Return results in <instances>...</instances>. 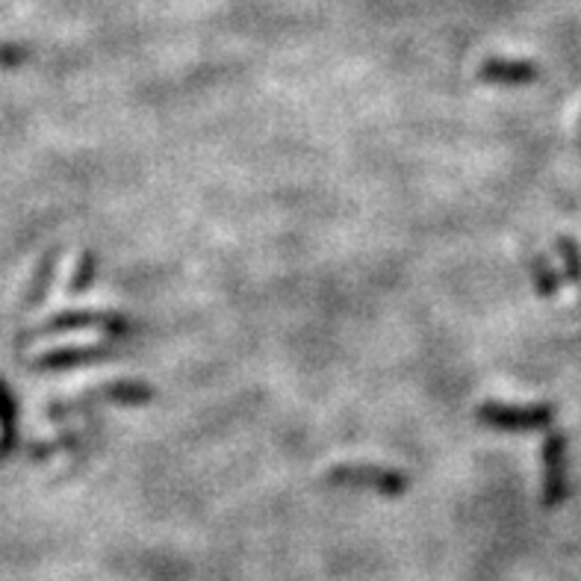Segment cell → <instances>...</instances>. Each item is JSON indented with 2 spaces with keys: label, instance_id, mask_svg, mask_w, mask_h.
<instances>
[{
  "label": "cell",
  "instance_id": "1",
  "mask_svg": "<svg viewBox=\"0 0 581 581\" xmlns=\"http://www.w3.org/2000/svg\"><path fill=\"white\" fill-rule=\"evenodd\" d=\"M328 482L334 487H369L384 496H402L407 490V475L378 463H336L328 470Z\"/></svg>",
  "mask_w": 581,
  "mask_h": 581
},
{
  "label": "cell",
  "instance_id": "2",
  "mask_svg": "<svg viewBox=\"0 0 581 581\" xmlns=\"http://www.w3.org/2000/svg\"><path fill=\"white\" fill-rule=\"evenodd\" d=\"M478 423L490 425V428H505V431H532L549 425L552 407L549 404H529V407H508V404H482L478 411Z\"/></svg>",
  "mask_w": 581,
  "mask_h": 581
},
{
  "label": "cell",
  "instance_id": "3",
  "mask_svg": "<svg viewBox=\"0 0 581 581\" xmlns=\"http://www.w3.org/2000/svg\"><path fill=\"white\" fill-rule=\"evenodd\" d=\"M543 505H558L567 493V437L549 434L543 446Z\"/></svg>",
  "mask_w": 581,
  "mask_h": 581
},
{
  "label": "cell",
  "instance_id": "4",
  "mask_svg": "<svg viewBox=\"0 0 581 581\" xmlns=\"http://www.w3.org/2000/svg\"><path fill=\"white\" fill-rule=\"evenodd\" d=\"M104 325L107 331H116V334H130V322L124 316L116 313H92V310H83V313H62L57 316L54 322H48V334H57V331H83V328Z\"/></svg>",
  "mask_w": 581,
  "mask_h": 581
},
{
  "label": "cell",
  "instance_id": "5",
  "mask_svg": "<svg viewBox=\"0 0 581 581\" xmlns=\"http://www.w3.org/2000/svg\"><path fill=\"white\" fill-rule=\"evenodd\" d=\"M478 78L493 80V83H532V80L537 78V71H534V66H529V62L493 60L484 62Z\"/></svg>",
  "mask_w": 581,
  "mask_h": 581
},
{
  "label": "cell",
  "instance_id": "6",
  "mask_svg": "<svg viewBox=\"0 0 581 581\" xmlns=\"http://www.w3.org/2000/svg\"><path fill=\"white\" fill-rule=\"evenodd\" d=\"M100 395L116 404H149L154 399V390L142 381H116V384L100 387Z\"/></svg>",
  "mask_w": 581,
  "mask_h": 581
},
{
  "label": "cell",
  "instance_id": "7",
  "mask_svg": "<svg viewBox=\"0 0 581 581\" xmlns=\"http://www.w3.org/2000/svg\"><path fill=\"white\" fill-rule=\"evenodd\" d=\"M107 345H74V348H60L50 357H45L48 366H69V364H83V360H98L107 357Z\"/></svg>",
  "mask_w": 581,
  "mask_h": 581
},
{
  "label": "cell",
  "instance_id": "8",
  "mask_svg": "<svg viewBox=\"0 0 581 581\" xmlns=\"http://www.w3.org/2000/svg\"><path fill=\"white\" fill-rule=\"evenodd\" d=\"M558 251L564 260V275L579 284L581 281V251L572 239H558Z\"/></svg>",
  "mask_w": 581,
  "mask_h": 581
},
{
  "label": "cell",
  "instance_id": "9",
  "mask_svg": "<svg viewBox=\"0 0 581 581\" xmlns=\"http://www.w3.org/2000/svg\"><path fill=\"white\" fill-rule=\"evenodd\" d=\"M558 275L552 272L549 263H546V257H537L534 260V286H537V293H543V296H552L555 289H558Z\"/></svg>",
  "mask_w": 581,
  "mask_h": 581
},
{
  "label": "cell",
  "instance_id": "10",
  "mask_svg": "<svg viewBox=\"0 0 581 581\" xmlns=\"http://www.w3.org/2000/svg\"><path fill=\"white\" fill-rule=\"evenodd\" d=\"M92 275H95V254H92V251H86V254L80 257L78 272H74V284H71V289H74V293H80V289H86V286L92 284Z\"/></svg>",
  "mask_w": 581,
  "mask_h": 581
}]
</instances>
